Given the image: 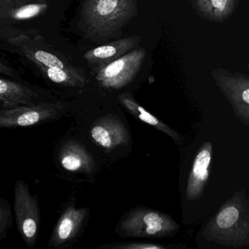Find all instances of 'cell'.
I'll return each instance as SVG.
<instances>
[{"label": "cell", "instance_id": "cell-20", "mask_svg": "<svg viewBox=\"0 0 249 249\" xmlns=\"http://www.w3.org/2000/svg\"><path fill=\"white\" fill-rule=\"evenodd\" d=\"M114 248L117 249H164V247L158 245L148 244V243H145V244H128L124 245V246H115Z\"/></svg>", "mask_w": 249, "mask_h": 249}, {"label": "cell", "instance_id": "cell-15", "mask_svg": "<svg viewBox=\"0 0 249 249\" xmlns=\"http://www.w3.org/2000/svg\"><path fill=\"white\" fill-rule=\"evenodd\" d=\"M37 97V94L28 87L0 78V103H2L3 108L33 105Z\"/></svg>", "mask_w": 249, "mask_h": 249}, {"label": "cell", "instance_id": "cell-10", "mask_svg": "<svg viewBox=\"0 0 249 249\" xmlns=\"http://www.w3.org/2000/svg\"><path fill=\"white\" fill-rule=\"evenodd\" d=\"M141 41L140 36H130L113 43L98 46L86 52L84 59L89 66L97 72L113 61L129 53Z\"/></svg>", "mask_w": 249, "mask_h": 249}, {"label": "cell", "instance_id": "cell-5", "mask_svg": "<svg viewBox=\"0 0 249 249\" xmlns=\"http://www.w3.org/2000/svg\"><path fill=\"white\" fill-rule=\"evenodd\" d=\"M120 228L126 235L160 237L173 234L178 226L165 214L152 210L138 208L121 223Z\"/></svg>", "mask_w": 249, "mask_h": 249}, {"label": "cell", "instance_id": "cell-1", "mask_svg": "<svg viewBox=\"0 0 249 249\" xmlns=\"http://www.w3.org/2000/svg\"><path fill=\"white\" fill-rule=\"evenodd\" d=\"M137 12V0H84L80 26L89 38H112Z\"/></svg>", "mask_w": 249, "mask_h": 249}, {"label": "cell", "instance_id": "cell-7", "mask_svg": "<svg viewBox=\"0 0 249 249\" xmlns=\"http://www.w3.org/2000/svg\"><path fill=\"white\" fill-rule=\"evenodd\" d=\"M212 75L215 84L232 106L235 114L249 124V77L240 72L231 73L222 68L213 70Z\"/></svg>", "mask_w": 249, "mask_h": 249}, {"label": "cell", "instance_id": "cell-19", "mask_svg": "<svg viewBox=\"0 0 249 249\" xmlns=\"http://www.w3.org/2000/svg\"><path fill=\"white\" fill-rule=\"evenodd\" d=\"M11 208L8 201L0 198V235L5 234L11 227Z\"/></svg>", "mask_w": 249, "mask_h": 249}, {"label": "cell", "instance_id": "cell-9", "mask_svg": "<svg viewBox=\"0 0 249 249\" xmlns=\"http://www.w3.org/2000/svg\"><path fill=\"white\" fill-rule=\"evenodd\" d=\"M49 8L48 0H0V28L34 19Z\"/></svg>", "mask_w": 249, "mask_h": 249}, {"label": "cell", "instance_id": "cell-8", "mask_svg": "<svg viewBox=\"0 0 249 249\" xmlns=\"http://www.w3.org/2000/svg\"><path fill=\"white\" fill-rule=\"evenodd\" d=\"M63 107L56 103L18 106L0 110V128L26 127L56 119Z\"/></svg>", "mask_w": 249, "mask_h": 249}, {"label": "cell", "instance_id": "cell-11", "mask_svg": "<svg viewBox=\"0 0 249 249\" xmlns=\"http://www.w3.org/2000/svg\"><path fill=\"white\" fill-rule=\"evenodd\" d=\"M90 133L95 143L105 149H113L129 141L126 126L116 116L100 118L94 122Z\"/></svg>", "mask_w": 249, "mask_h": 249}, {"label": "cell", "instance_id": "cell-17", "mask_svg": "<svg viewBox=\"0 0 249 249\" xmlns=\"http://www.w3.org/2000/svg\"><path fill=\"white\" fill-rule=\"evenodd\" d=\"M40 72L52 82L64 87L83 88L87 84V76L81 68L65 70L59 68L38 67Z\"/></svg>", "mask_w": 249, "mask_h": 249}, {"label": "cell", "instance_id": "cell-18", "mask_svg": "<svg viewBox=\"0 0 249 249\" xmlns=\"http://www.w3.org/2000/svg\"><path fill=\"white\" fill-rule=\"evenodd\" d=\"M119 100L121 103L130 112L132 116H135L137 119H140L142 122L151 125V126L157 128V129L161 131L164 133L167 134L177 142H180V138L178 134L176 133V132H175L171 128L160 122L159 119L154 117L153 115L141 107L132 98L130 94H128V93L122 94V95L119 96Z\"/></svg>", "mask_w": 249, "mask_h": 249}, {"label": "cell", "instance_id": "cell-16", "mask_svg": "<svg viewBox=\"0 0 249 249\" xmlns=\"http://www.w3.org/2000/svg\"><path fill=\"white\" fill-rule=\"evenodd\" d=\"M199 17L213 22H222L230 18L239 0H192Z\"/></svg>", "mask_w": 249, "mask_h": 249}, {"label": "cell", "instance_id": "cell-6", "mask_svg": "<svg viewBox=\"0 0 249 249\" xmlns=\"http://www.w3.org/2000/svg\"><path fill=\"white\" fill-rule=\"evenodd\" d=\"M146 52L140 48L121 56L97 71L96 79L103 87L119 89L134 81L145 61Z\"/></svg>", "mask_w": 249, "mask_h": 249}, {"label": "cell", "instance_id": "cell-12", "mask_svg": "<svg viewBox=\"0 0 249 249\" xmlns=\"http://www.w3.org/2000/svg\"><path fill=\"white\" fill-rule=\"evenodd\" d=\"M212 151L211 142H205L195 157L186 189V198L189 201L199 199L203 195L209 177Z\"/></svg>", "mask_w": 249, "mask_h": 249}, {"label": "cell", "instance_id": "cell-13", "mask_svg": "<svg viewBox=\"0 0 249 249\" xmlns=\"http://www.w3.org/2000/svg\"><path fill=\"white\" fill-rule=\"evenodd\" d=\"M87 213L86 208L68 207L56 223L48 243L49 247H59L71 242L78 234Z\"/></svg>", "mask_w": 249, "mask_h": 249}, {"label": "cell", "instance_id": "cell-14", "mask_svg": "<svg viewBox=\"0 0 249 249\" xmlns=\"http://www.w3.org/2000/svg\"><path fill=\"white\" fill-rule=\"evenodd\" d=\"M59 162L64 170L72 173H92L94 161L84 145L74 140L64 142L59 154Z\"/></svg>", "mask_w": 249, "mask_h": 249}, {"label": "cell", "instance_id": "cell-3", "mask_svg": "<svg viewBox=\"0 0 249 249\" xmlns=\"http://www.w3.org/2000/svg\"><path fill=\"white\" fill-rule=\"evenodd\" d=\"M0 36L37 68L45 66L65 70L79 68L71 63L66 56L50 47L40 36L14 30L11 27L0 28Z\"/></svg>", "mask_w": 249, "mask_h": 249}, {"label": "cell", "instance_id": "cell-4", "mask_svg": "<svg viewBox=\"0 0 249 249\" xmlns=\"http://www.w3.org/2000/svg\"><path fill=\"white\" fill-rule=\"evenodd\" d=\"M14 212L17 229L29 248L36 246L38 236L40 214L38 200L32 195L28 185L17 180L14 189Z\"/></svg>", "mask_w": 249, "mask_h": 249}, {"label": "cell", "instance_id": "cell-21", "mask_svg": "<svg viewBox=\"0 0 249 249\" xmlns=\"http://www.w3.org/2000/svg\"><path fill=\"white\" fill-rule=\"evenodd\" d=\"M0 74L7 76L14 77L16 75V71L9 65L0 60Z\"/></svg>", "mask_w": 249, "mask_h": 249}, {"label": "cell", "instance_id": "cell-2", "mask_svg": "<svg viewBox=\"0 0 249 249\" xmlns=\"http://www.w3.org/2000/svg\"><path fill=\"white\" fill-rule=\"evenodd\" d=\"M248 204L243 196H235L221 208L205 229L207 238L227 245L249 243Z\"/></svg>", "mask_w": 249, "mask_h": 249}, {"label": "cell", "instance_id": "cell-22", "mask_svg": "<svg viewBox=\"0 0 249 249\" xmlns=\"http://www.w3.org/2000/svg\"><path fill=\"white\" fill-rule=\"evenodd\" d=\"M0 104H1V103H0Z\"/></svg>", "mask_w": 249, "mask_h": 249}]
</instances>
